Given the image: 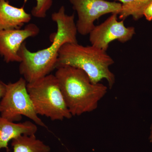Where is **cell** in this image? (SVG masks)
I'll list each match as a JSON object with an SVG mask.
<instances>
[{"label": "cell", "instance_id": "15", "mask_svg": "<svg viewBox=\"0 0 152 152\" xmlns=\"http://www.w3.org/2000/svg\"><path fill=\"white\" fill-rule=\"evenodd\" d=\"M5 92V83L2 82L0 81V103H1L2 98ZM0 111H1V105H0Z\"/></svg>", "mask_w": 152, "mask_h": 152}, {"label": "cell", "instance_id": "7", "mask_svg": "<svg viewBox=\"0 0 152 152\" xmlns=\"http://www.w3.org/2000/svg\"><path fill=\"white\" fill-rule=\"evenodd\" d=\"M117 14H113L101 24L95 26L89 34L92 45L107 51L111 42L117 40L124 43L135 34V28L126 27L124 20H118Z\"/></svg>", "mask_w": 152, "mask_h": 152}, {"label": "cell", "instance_id": "8", "mask_svg": "<svg viewBox=\"0 0 152 152\" xmlns=\"http://www.w3.org/2000/svg\"><path fill=\"white\" fill-rule=\"evenodd\" d=\"M39 32L38 26L32 23L23 29L0 30V55L6 63H20L19 51L22 45L28 38L35 37Z\"/></svg>", "mask_w": 152, "mask_h": 152}, {"label": "cell", "instance_id": "3", "mask_svg": "<svg viewBox=\"0 0 152 152\" xmlns=\"http://www.w3.org/2000/svg\"><path fill=\"white\" fill-rule=\"evenodd\" d=\"M114 63L110 56L102 49L94 46H84L78 43H66L59 52L56 68L69 66L84 71L94 84L105 79L111 89L115 77L110 69Z\"/></svg>", "mask_w": 152, "mask_h": 152}, {"label": "cell", "instance_id": "16", "mask_svg": "<svg viewBox=\"0 0 152 152\" xmlns=\"http://www.w3.org/2000/svg\"><path fill=\"white\" fill-rule=\"evenodd\" d=\"M149 140L150 142L152 143V124L150 127V132L149 137Z\"/></svg>", "mask_w": 152, "mask_h": 152}, {"label": "cell", "instance_id": "4", "mask_svg": "<svg viewBox=\"0 0 152 152\" xmlns=\"http://www.w3.org/2000/svg\"><path fill=\"white\" fill-rule=\"evenodd\" d=\"M27 88L38 115L52 121H63L72 117L55 75L50 74L27 83Z\"/></svg>", "mask_w": 152, "mask_h": 152}, {"label": "cell", "instance_id": "14", "mask_svg": "<svg viewBox=\"0 0 152 152\" xmlns=\"http://www.w3.org/2000/svg\"><path fill=\"white\" fill-rule=\"evenodd\" d=\"M144 16L147 20L151 21L152 20V1L150 3L144 12Z\"/></svg>", "mask_w": 152, "mask_h": 152}, {"label": "cell", "instance_id": "1", "mask_svg": "<svg viewBox=\"0 0 152 152\" xmlns=\"http://www.w3.org/2000/svg\"><path fill=\"white\" fill-rule=\"evenodd\" d=\"M52 19L57 25V31L51 45L36 52L30 51L26 42L20 47L19 55L22 61L19 72L27 83H32L50 75L56 68L59 52L66 43H77V33L74 14L69 15L61 6L57 12L53 13Z\"/></svg>", "mask_w": 152, "mask_h": 152}, {"label": "cell", "instance_id": "13", "mask_svg": "<svg viewBox=\"0 0 152 152\" xmlns=\"http://www.w3.org/2000/svg\"><path fill=\"white\" fill-rule=\"evenodd\" d=\"M53 0H36V5L31 10V15L38 18H44L51 8Z\"/></svg>", "mask_w": 152, "mask_h": 152}, {"label": "cell", "instance_id": "12", "mask_svg": "<svg viewBox=\"0 0 152 152\" xmlns=\"http://www.w3.org/2000/svg\"><path fill=\"white\" fill-rule=\"evenodd\" d=\"M122 4V9L119 14V19L124 20L132 16L135 20L144 16L145 9L151 2L152 0H115Z\"/></svg>", "mask_w": 152, "mask_h": 152}, {"label": "cell", "instance_id": "9", "mask_svg": "<svg viewBox=\"0 0 152 152\" xmlns=\"http://www.w3.org/2000/svg\"><path fill=\"white\" fill-rule=\"evenodd\" d=\"M38 131L37 124L26 121L22 123L10 121L0 114V150L9 151V142L22 135H35Z\"/></svg>", "mask_w": 152, "mask_h": 152}, {"label": "cell", "instance_id": "6", "mask_svg": "<svg viewBox=\"0 0 152 152\" xmlns=\"http://www.w3.org/2000/svg\"><path fill=\"white\" fill-rule=\"evenodd\" d=\"M77 12L78 20L76 23L77 32L82 35L89 34L95 27L94 22L104 15L119 14L121 3L105 0H69Z\"/></svg>", "mask_w": 152, "mask_h": 152}, {"label": "cell", "instance_id": "2", "mask_svg": "<svg viewBox=\"0 0 152 152\" xmlns=\"http://www.w3.org/2000/svg\"><path fill=\"white\" fill-rule=\"evenodd\" d=\"M56 69L55 75L72 116L96 110L107 92L108 87L101 83H93L88 75L79 68L64 66Z\"/></svg>", "mask_w": 152, "mask_h": 152}, {"label": "cell", "instance_id": "11", "mask_svg": "<svg viewBox=\"0 0 152 152\" xmlns=\"http://www.w3.org/2000/svg\"><path fill=\"white\" fill-rule=\"evenodd\" d=\"M13 152H50L51 148L35 135H22L11 141Z\"/></svg>", "mask_w": 152, "mask_h": 152}, {"label": "cell", "instance_id": "5", "mask_svg": "<svg viewBox=\"0 0 152 152\" xmlns=\"http://www.w3.org/2000/svg\"><path fill=\"white\" fill-rule=\"evenodd\" d=\"M27 82L23 77L14 83H5V92L1 101V116L8 121L18 122L22 116L36 124L47 128L36 113L27 88Z\"/></svg>", "mask_w": 152, "mask_h": 152}, {"label": "cell", "instance_id": "10", "mask_svg": "<svg viewBox=\"0 0 152 152\" xmlns=\"http://www.w3.org/2000/svg\"><path fill=\"white\" fill-rule=\"evenodd\" d=\"M11 5L7 0H0V30L19 29L29 23L31 15L24 9Z\"/></svg>", "mask_w": 152, "mask_h": 152}]
</instances>
